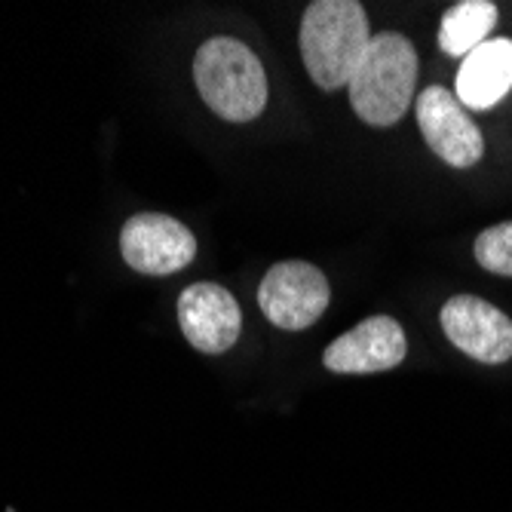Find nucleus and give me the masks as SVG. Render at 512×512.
<instances>
[{"label": "nucleus", "mask_w": 512, "mask_h": 512, "mask_svg": "<svg viewBox=\"0 0 512 512\" xmlns=\"http://www.w3.org/2000/svg\"><path fill=\"white\" fill-rule=\"evenodd\" d=\"M368 43V16L356 0H316L304 10L301 56L319 89L332 92L350 86Z\"/></svg>", "instance_id": "f257e3e1"}, {"label": "nucleus", "mask_w": 512, "mask_h": 512, "mask_svg": "<svg viewBox=\"0 0 512 512\" xmlns=\"http://www.w3.org/2000/svg\"><path fill=\"white\" fill-rule=\"evenodd\" d=\"M417 53L405 34H371L368 50L350 80V105L368 126H393L414 99Z\"/></svg>", "instance_id": "f03ea898"}, {"label": "nucleus", "mask_w": 512, "mask_h": 512, "mask_svg": "<svg viewBox=\"0 0 512 512\" xmlns=\"http://www.w3.org/2000/svg\"><path fill=\"white\" fill-rule=\"evenodd\" d=\"M194 80L203 102L230 123H249L267 108L261 59L237 37H209L194 56Z\"/></svg>", "instance_id": "7ed1b4c3"}, {"label": "nucleus", "mask_w": 512, "mask_h": 512, "mask_svg": "<svg viewBox=\"0 0 512 512\" xmlns=\"http://www.w3.org/2000/svg\"><path fill=\"white\" fill-rule=\"evenodd\" d=\"M332 298L325 273L307 261H279L273 264L261 286L258 307L261 313L286 332H304L325 313Z\"/></svg>", "instance_id": "20e7f679"}, {"label": "nucleus", "mask_w": 512, "mask_h": 512, "mask_svg": "<svg viewBox=\"0 0 512 512\" xmlns=\"http://www.w3.org/2000/svg\"><path fill=\"white\" fill-rule=\"evenodd\" d=\"M120 255L138 273L166 276L184 270L197 258V240L194 230L181 221L160 212H142L123 224Z\"/></svg>", "instance_id": "39448f33"}, {"label": "nucleus", "mask_w": 512, "mask_h": 512, "mask_svg": "<svg viewBox=\"0 0 512 512\" xmlns=\"http://www.w3.org/2000/svg\"><path fill=\"white\" fill-rule=\"evenodd\" d=\"M430 151L454 169H470L485 154V138L473 117L445 86H427L414 102Z\"/></svg>", "instance_id": "423d86ee"}, {"label": "nucleus", "mask_w": 512, "mask_h": 512, "mask_svg": "<svg viewBox=\"0 0 512 512\" xmlns=\"http://www.w3.org/2000/svg\"><path fill=\"white\" fill-rule=\"evenodd\" d=\"M439 322L445 338L470 359L485 365L512 359V319L500 307L476 295H454L445 301Z\"/></svg>", "instance_id": "0eeeda50"}, {"label": "nucleus", "mask_w": 512, "mask_h": 512, "mask_svg": "<svg viewBox=\"0 0 512 512\" xmlns=\"http://www.w3.org/2000/svg\"><path fill=\"white\" fill-rule=\"evenodd\" d=\"M408 356L402 325L393 316H368L322 353V365L335 375H378Z\"/></svg>", "instance_id": "6e6552de"}, {"label": "nucleus", "mask_w": 512, "mask_h": 512, "mask_svg": "<svg viewBox=\"0 0 512 512\" xmlns=\"http://www.w3.org/2000/svg\"><path fill=\"white\" fill-rule=\"evenodd\" d=\"M178 325L194 350L218 356L237 344L243 313L237 298L218 283H194L178 298Z\"/></svg>", "instance_id": "1a4fd4ad"}, {"label": "nucleus", "mask_w": 512, "mask_h": 512, "mask_svg": "<svg viewBox=\"0 0 512 512\" xmlns=\"http://www.w3.org/2000/svg\"><path fill=\"white\" fill-rule=\"evenodd\" d=\"M509 89H512V40L491 37L463 59L457 71V102L473 111H488Z\"/></svg>", "instance_id": "9d476101"}, {"label": "nucleus", "mask_w": 512, "mask_h": 512, "mask_svg": "<svg viewBox=\"0 0 512 512\" xmlns=\"http://www.w3.org/2000/svg\"><path fill=\"white\" fill-rule=\"evenodd\" d=\"M497 25V4L491 0H463L454 4L439 22V50L451 59H467Z\"/></svg>", "instance_id": "9b49d317"}, {"label": "nucleus", "mask_w": 512, "mask_h": 512, "mask_svg": "<svg viewBox=\"0 0 512 512\" xmlns=\"http://www.w3.org/2000/svg\"><path fill=\"white\" fill-rule=\"evenodd\" d=\"M476 261L497 276H512V221L494 224L476 237Z\"/></svg>", "instance_id": "f8f14e48"}]
</instances>
